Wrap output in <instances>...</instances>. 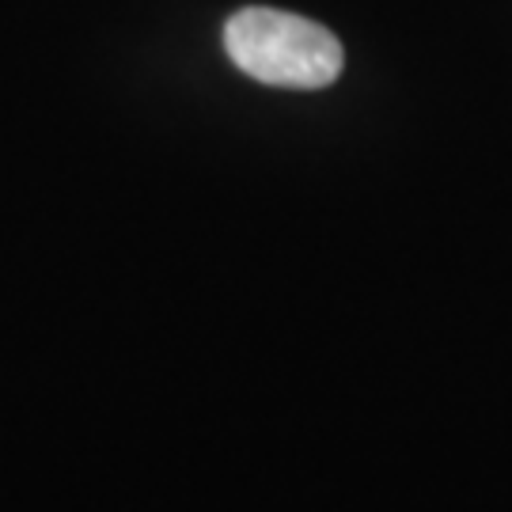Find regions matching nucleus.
Masks as SVG:
<instances>
[{
  "label": "nucleus",
  "mask_w": 512,
  "mask_h": 512,
  "mask_svg": "<svg viewBox=\"0 0 512 512\" xmlns=\"http://www.w3.org/2000/svg\"><path fill=\"white\" fill-rule=\"evenodd\" d=\"M224 50L239 73L270 88L319 92L342 76V42L323 23L277 8H243L224 23Z\"/></svg>",
  "instance_id": "1"
}]
</instances>
